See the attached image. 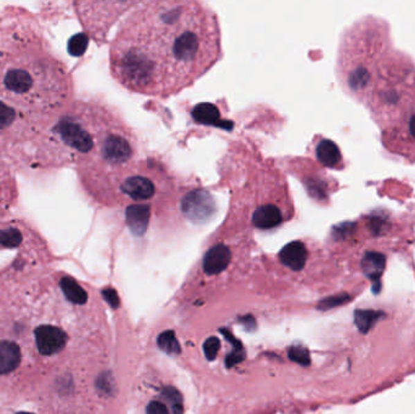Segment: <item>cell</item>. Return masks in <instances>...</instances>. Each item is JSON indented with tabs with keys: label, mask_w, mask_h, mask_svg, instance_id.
Returning <instances> with one entry per match:
<instances>
[{
	"label": "cell",
	"mask_w": 415,
	"mask_h": 414,
	"mask_svg": "<svg viewBox=\"0 0 415 414\" xmlns=\"http://www.w3.org/2000/svg\"><path fill=\"white\" fill-rule=\"evenodd\" d=\"M215 12L197 1H148L122 21L109 69L123 88L166 98L195 84L220 60Z\"/></svg>",
	"instance_id": "cell-1"
},
{
	"label": "cell",
	"mask_w": 415,
	"mask_h": 414,
	"mask_svg": "<svg viewBox=\"0 0 415 414\" xmlns=\"http://www.w3.org/2000/svg\"><path fill=\"white\" fill-rule=\"evenodd\" d=\"M73 96L72 76L38 22L20 8L0 12V150L12 164Z\"/></svg>",
	"instance_id": "cell-2"
},
{
	"label": "cell",
	"mask_w": 415,
	"mask_h": 414,
	"mask_svg": "<svg viewBox=\"0 0 415 414\" xmlns=\"http://www.w3.org/2000/svg\"><path fill=\"white\" fill-rule=\"evenodd\" d=\"M123 124L103 103L73 100L46 132L17 153L15 164L35 169L78 166Z\"/></svg>",
	"instance_id": "cell-3"
},
{
	"label": "cell",
	"mask_w": 415,
	"mask_h": 414,
	"mask_svg": "<svg viewBox=\"0 0 415 414\" xmlns=\"http://www.w3.org/2000/svg\"><path fill=\"white\" fill-rule=\"evenodd\" d=\"M397 117L384 132V144L391 152L415 158V98L410 96L396 110Z\"/></svg>",
	"instance_id": "cell-4"
},
{
	"label": "cell",
	"mask_w": 415,
	"mask_h": 414,
	"mask_svg": "<svg viewBox=\"0 0 415 414\" xmlns=\"http://www.w3.org/2000/svg\"><path fill=\"white\" fill-rule=\"evenodd\" d=\"M158 187L156 181L150 175V173L140 171V168L134 166L123 179L118 187V196L127 197L134 202L150 200L157 195Z\"/></svg>",
	"instance_id": "cell-5"
},
{
	"label": "cell",
	"mask_w": 415,
	"mask_h": 414,
	"mask_svg": "<svg viewBox=\"0 0 415 414\" xmlns=\"http://www.w3.org/2000/svg\"><path fill=\"white\" fill-rule=\"evenodd\" d=\"M17 195L12 163L0 150V223L9 220L11 210L17 202Z\"/></svg>",
	"instance_id": "cell-6"
},
{
	"label": "cell",
	"mask_w": 415,
	"mask_h": 414,
	"mask_svg": "<svg viewBox=\"0 0 415 414\" xmlns=\"http://www.w3.org/2000/svg\"><path fill=\"white\" fill-rule=\"evenodd\" d=\"M35 343L42 355H55L66 346L67 336L59 327L44 325L35 329Z\"/></svg>",
	"instance_id": "cell-7"
},
{
	"label": "cell",
	"mask_w": 415,
	"mask_h": 414,
	"mask_svg": "<svg viewBox=\"0 0 415 414\" xmlns=\"http://www.w3.org/2000/svg\"><path fill=\"white\" fill-rule=\"evenodd\" d=\"M285 220L283 210L277 205L269 203L259 207L255 210L253 224L260 230H272L279 227Z\"/></svg>",
	"instance_id": "cell-8"
},
{
	"label": "cell",
	"mask_w": 415,
	"mask_h": 414,
	"mask_svg": "<svg viewBox=\"0 0 415 414\" xmlns=\"http://www.w3.org/2000/svg\"><path fill=\"white\" fill-rule=\"evenodd\" d=\"M308 255L306 245L300 241H295V242L287 244L281 250L279 259L287 268L299 271L305 266V264L308 261Z\"/></svg>",
	"instance_id": "cell-9"
},
{
	"label": "cell",
	"mask_w": 415,
	"mask_h": 414,
	"mask_svg": "<svg viewBox=\"0 0 415 414\" xmlns=\"http://www.w3.org/2000/svg\"><path fill=\"white\" fill-rule=\"evenodd\" d=\"M231 261L230 249L226 245L219 244L215 245L205 254L204 260H203V268L205 273L208 275H216L225 270Z\"/></svg>",
	"instance_id": "cell-10"
},
{
	"label": "cell",
	"mask_w": 415,
	"mask_h": 414,
	"mask_svg": "<svg viewBox=\"0 0 415 414\" xmlns=\"http://www.w3.org/2000/svg\"><path fill=\"white\" fill-rule=\"evenodd\" d=\"M316 157L323 166H329L332 169H342L344 168L342 152L337 146V144L322 139L316 146Z\"/></svg>",
	"instance_id": "cell-11"
},
{
	"label": "cell",
	"mask_w": 415,
	"mask_h": 414,
	"mask_svg": "<svg viewBox=\"0 0 415 414\" xmlns=\"http://www.w3.org/2000/svg\"><path fill=\"white\" fill-rule=\"evenodd\" d=\"M21 362L20 347L12 341H0V374L15 370Z\"/></svg>",
	"instance_id": "cell-12"
},
{
	"label": "cell",
	"mask_w": 415,
	"mask_h": 414,
	"mask_svg": "<svg viewBox=\"0 0 415 414\" xmlns=\"http://www.w3.org/2000/svg\"><path fill=\"white\" fill-rule=\"evenodd\" d=\"M361 266L364 275L367 277L371 278L374 282V287H376V284L380 279L381 273L385 268V257L376 252H368L362 259Z\"/></svg>",
	"instance_id": "cell-13"
},
{
	"label": "cell",
	"mask_w": 415,
	"mask_h": 414,
	"mask_svg": "<svg viewBox=\"0 0 415 414\" xmlns=\"http://www.w3.org/2000/svg\"><path fill=\"white\" fill-rule=\"evenodd\" d=\"M60 287H61L62 292L64 293V295L69 299V302L83 305L88 300V294H87V292L72 277H67L66 276V277L61 278Z\"/></svg>",
	"instance_id": "cell-14"
},
{
	"label": "cell",
	"mask_w": 415,
	"mask_h": 414,
	"mask_svg": "<svg viewBox=\"0 0 415 414\" xmlns=\"http://www.w3.org/2000/svg\"><path fill=\"white\" fill-rule=\"evenodd\" d=\"M384 316V312L376 310H356L355 311V323L362 333H368L378 320Z\"/></svg>",
	"instance_id": "cell-15"
},
{
	"label": "cell",
	"mask_w": 415,
	"mask_h": 414,
	"mask_svg": "<svg viewBox=\"0 0 415 414\" xmlns=\"http://www.w3.org/2000/svg\"><path fill=\"white\" fill-rule=\"evenodd\" d=\"M148 209L141 205H134L129 209V223L132 224V229L136 232H142L146 227L148 220Z\"/></svg>",
	"instance_id": "cell-16"
},
{
	"label": "cell",
	"mask_w": 415,
	"mask_h": 414,
	"mask_svg": "<svg viewBox=\"0 0 415 414\" xmlns=\"http://www.w3.org/2000/svg\"><path fill=\"white\" fill-rule=\"evenodd\" d=\"M157 343L159 349L168 355H179L181 352L180 344L176 340L175 333L173 331H163L161 336H158Z\"/></svg>",
	"instance_id": "cell-17"
},
{
	"label": "cell",
	"mask_w": 415,
	"mask_h": 414,
	"mask_svg": "<svg viewBox=\"0 0 415 414\" xmlns=\"http://www.w3.org/2000/svg\"><path fill=\"white\" fill-rule=\"evenodd\" d=\"M161 395H163V397L171 404L173 413H184V404H182V396H181L180 391H177V390H176L175 388H173V386H168V388L163 390Z\"/></svg>",
	"instance_id": "cell-18"
},
{
	"label": "cell",
	"mask_w": 415,
	"mask_h": 414,
	"mask_svg": "<svg viewBox=\"0 0 415 414\" xmlns=\"http://www.w3.org/2000/svg\"><path fill=\"white\" fill-rule=\"evenodd\" d=\"M289 357H290V360L301 365H308L311 362L308 349H305L303 346H293L289 350Z\"/></svg>",
	"instance_id": "cell-19"
},
{
	"label": "cell",
	"mask_w": 415,
	"mask_h": 414,
	"mask_svg": "<svg viewBox=\"0 0 415 414\" xmlns=\"http://www.w3.org/2000/svg\"><path fill=\"white\" fill-rule=\"evenodd\" d=\"M350 299L351 297H350V295H347V294H340V295L329 297L318 304V309H321V310H329V309H333V307H340V305L346 304Z\"/></svg>",
	"instance_id": "cell-20"
},
{
	"label": "cell",
	"mask_w": 415,
	"mask_h": 414,
	"mask_svg": "<svg viewBox=\"0 0 415 414\" xmlns=\"http://www.w3.org/2000/svg\"><path fill=\"white\" fill-rule=\"evenodd\" d=\"M203 349H204L205 357L208 360L213 361L218 355V351L220 350V340L216 336H211L205 340Z\"/></svg>",
	"instance_id": "cell-21"
},
{
	"label": "cell",
	"mask_w": 415,
	"mask_h": 414,
	"mask_svg": "<svg viewBox=\"0 0 415 414\" xmlns=\"http://www.w3.org/2000/svg\"><path fill=\"white\" fill-rule=\"evenodd\" d=\"M87 45H88V40L85 35H78L77 37H74L73 40H71L69 43V50L72 54L76 56L83 54L85 49H87Z\"/></svg>",
	"instance_id": "cell-22"
},
{
	"label": "cell",
	"mask_w": 415,
	"mask_h": 414,
	"mask_svg": "<svg viewBox=\"0 0 415 414\" xmlns=\"http://www.w3.org/2000/svg\"><path fill=\"white\" fill-rule=\"evenodd\" d=\"M245 349H235L231 352L230 355L226 357V367L231 368L233 365H238L240 362L245 360Z\"/></svg>",
	"instance_id": "cell-23"
},
{
	"label": "cell",
	"mask_w": 415,
	"mask_h": 414,
	"mask_svg": "<svg viewBox=\"0 0 415 414\" xmlns=\"http://www.w3.org/2000/svg\"><path fill=\"white\" fill-rule=\"evenodd\" d=\"M103 297H105V300L109 304V307H113V309H117L119 307V297H118L117 292L113 289V288H107V289H105L103 292Z\"/></svg>",
	"instance_id": "cell-24"
},
{
	"label": "cell",
	"mask_w": 415,
	"mask_h": 414,
	"mask_svg": "<svg viewBox=\"0 0 415 414\" xmlns=\"http://www.w3.org/2000/svg\"><path fill=\"white\" fill-rule=\"evenodd\" d=\"M147 414H170L169 413V411L166 408V406L164 404H161V402H152V404H148V407H147Z\"/></svg>",
	"instance_id": "cell-25"
},
{
	"label": "cell",
	"mask_w": 415,
	"mask_h": 414,
	"mask_svg": "<svg viewBox=\"0 0 415 414\" xmlns=\"http://www.w3.org/2000/svg\"><path fill=\"white\" fill-rule=\"evenodd\" d=\"M17 414H33V413H27V412H21V413Z\"/></svg>",
	"instance_id": "cell-26"
}]
</instances>
